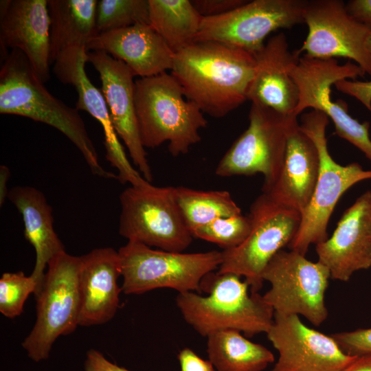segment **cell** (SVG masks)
Segmentation results:
<instances>
[{"label":"cell","mask_w":371,"mask_h":371,"mask_svg":"<svg viewBox=\"0 0 371 371\" xmlns=\"http://www.w3.org/2000/svg\"><path fill=\"white\" fill-rule=\"evenodd\" d=\"M255 66V56L243 49L200 41L175 54L170 74L188 100L220 118L247 100Z\"/></svg>","instance_id":"obj_1"},{"label":"cell","mask_w":371,"mask_h":371,"mask_svg":"<svg viewBox=\"0 0 371 371\" xmlns=\"http://www.w3.org/2000/svg\"><path fill=\"white\" fill-rule=\"evenodd\" d=\"M2 60L0 113L23 116L56 128L80 150L92 174L117 179V175L100 164L96 149L78 110L48 91L25 54L13 49Z\"/></svg>","instance_id":"obj_2"},{"label":"cell","mask_w":371,"mask_h":371,"mask_svg":"<svg viewBox=\"0 0 371 371\" xmlns=\"http://www.w3.org/2000/svg\"><path fill=\"white\" fill-rule=\"evenodd\" d=\"M231 273L211 272L204 277L201 290L179 293L176 303L184 320L200 335L223 330H236L247 337L267 333L273 322L274 311L258 293H249V285Z\"/></svg>","instance_id":"obj_3"},{"label":"cell","mask_w":371,"mask_h":371,"mask_svg":"<svg viewBox=\"0 0 371 371\" xmlns=\"http://www.w3.org/2000/svg\"><path fill=\"white\" fill-rule=\"evenodd\" d=\"M134 101L141 142L154 148L165 142L173 157L188 153L201 141L207 122L200 108L184 95L167 72L135 80Z\"/></svg>","instance_id":"obj_4"},{"label":"cell","mask_w":371,"mask_h":371,"mask_svg":"<svg viewBox=\"0 0 371 371\" xmlns=\"http://www.w3.org/2000/svg\"><path fill=\"white\" fill-rule=\"evenodd\" d=\"M328 117L313 110L304 113L300 126L315 144L319 157V172L311 201L301 214L300 227L288 247L306 255L311 244H319L328 238L327 227L339 199L350 188L371 179V170H364L357 162L346 166L337 163L327 146L326 128Z\"/></svg>","instance_id":"obj_5"},{"label":"cell","mask_w":371,"mask_h":371,"mask_svg":"<svg viewBox=\"0 0 371 371\" xmlns=\"http://www.w3.org/2000/svg\"><path fill=\"white\" fill-rule=\"evenodd\" d=\"M125 294L139 295L160 288L199 293L205 276L218 269L222 252L184 253L154 249L128 241L118 250Z\"/></svg>","instance_id":"obj_6"},{"label":"cell","mask_w":371,"mask_h":371,"mask_svg":"<svg viewBox=\"0 0 371 371\" xmlns=\"http://www.w3.org/2000/svg\"><path fill=\"white\" fill-rule=\"evenodd\" d=\"M38 292L35 295L36 318L21 345L35 362L47 359L52 346L61 335L79 326L80 257L65 251L49 262Z\"/></svg>","instance_id":"obj_7"},{"label":"cell","mask_w":371,"mask_h":371,"mask_svg":"<svg viewBox=\"0 0 371 371\" xmlns=\"http://www.w3.org/2000/svg\"><path fill=\"white\" fill-rule=\"evenodd\" d=\"M119 234L128 241L172 252H183L194 238L177 201L175 187L146 181L120 196Z\"/></svg>","instance_id":"obj_8"},{"label":"cell","mask_w":371,"mask_h":371,"mask_svg":"<svg viewBox=\"0 0 371 371\" xmlns=\"http://www.w3.org/2000/svg\"><path fill=\"white\" fill-rule=\"evenodd\" d=\"M251 231L238 247L223 250L218 273H231L244 277L252 293H258L262 274L272 258L288 246L301 223V213L262 192L252 203Z\"/></svg>","instance_id":"obj_9"},{"label":"cell","mask_w":371,"mask_h":371,"mask_svg":"<svg viewBox=\"0 0 371 371\" xmlns=\"http://www.w3.org/2000/svg\"><path fill=\"white\" fill-rule=\"evenodd\" d=\"M289 72L299 90L294 115L297 117L307 108L324 113L333 122L335 134L359 148L371 163L370 122H359L348 114L344 101L333 102L330 98L333 85L343 79L364 77L365 71L350 61L339 65L336 58L301 55L289 66Z\"/></svg>","instance_id":"obj_10"},{"label":"cell","mask_w":371,"mask_h":371,"mask_svg":"<svg viewBox=\"0 0 371 371\" xmlns=\"http://www.w3.org/2000/svg\"><path fill=\"white\" fill-rule=\"evenodd\" d=\"M262 278L271 284L262 297L274 313L302 315L316 326L327 318L325 293L330 273L320 262L281 249L266 266Z\"/></svg>","instance_id":"obj_11"},{"label":"cell","mask_w":371,"mask_h":371,"mask_svg":"<svg viewBox=\"0 0 371 371\" xmlns=\"http://www.w3.org/2000/svg\"><path fill=\"white\" fill-rule=\"evenodd\" d=\"M295 117L251 102L248 128L221 158L216 175L228 177L260 173L264 176L262 192L268 190L279 175L288 131Z\"/></svg>","instance_id":"obj_12"},{"label":"cell","mask_w":371,"mask_h":371,"mask_svg":"<svg viewBox=\"0 0 371 371\" xmlns=\"http://www.w3.org/2000/svg\"><path fill=\"white\" fill-rule=\"evenodd\" d=\"M306 3V0L247 1L225 14L203 18L195 41L225 43L255 56L271 32L304 23Z\"/></svg>","instance_id":"obj_13"},{"label":"cell","mask_w":371,"mask_h":371,"mask_svg":"<svg viewBox=\"0 0 371 371\" xmlns=\"http://www.w3.org/2000/svg\"><path fill=\"white\" fill-rule=\"evenodd\" d=\"M304 23L308 34L295 52L297 56L304 53L317 59L348 58L371 76V56L366 47L371 27L355 20L343 1L306 0Z\"/></svg>","instance_id":"obj_14"},{"label":"cell","mask_w":371,"mask_h":371,"mask_svg":"<svg viewBox=\"0 0 371 371\" xmlns=\"http://www.w3.org/2000/svg\"><path fill=\"white\" fill-rule=\"evenodd\" d=\"M266 334L278 352L272 371H341L357 357L344 352L331 335L306 326L295 315L274 313Z\"/></svg>","instance_id":"obj_15"},{"label":"cell","mask_w":371,"mask_h":371,"mask_svg":"<svg viewBox=\"0 0 371 371\" xmlns=\"http://www.w3.org/2000/svg\"><path fill=\"white\" fill-rule=\"evenodd\" d=\"M88 51L85 46H72L62 52L54 61L53 72L58 80L71 85L78 93L76 108L85 111L102 126L104 137L106 159L117 170L122 183L139 186L146 181L128 160L112 124L105 98L91 82L85 71Z\"/></svg>","instance_id":"obj_16"},{"label":"cell","mask_w":371,"mask_h":371,"mask_svg":"<svg viewBox=\"0 0 371 371\" xmlns=\"http://www.w3.org/2000/svg\"><path fill=\"white\" fill-rule=\"evenodd\" d=\"M87 62L100 75L102 92L117 136L124 142L142 177L150 183L153 174L141 142L135 112V74L122 61L102 51L88 52Z\"/></svg>","instance_id":"obj_17"},{"label":"cell","mask_w":371,"mask_h":371,"mask_svg":"<svg viewBox=\"0 0 371 371\" xmlns=\"http://www.w3.org/2000/svg\"><path fill=\"white\" fill-rule=\"evenodd\" d=\"M0 48L3 59L13 49L27 57L43 83L49 80V16L47 0L0 1Z\"/></svg>","instance_id":"obj_18"},{"label":"cell","mask_w":371,"mask_h":371,"mask_svg":"<svg viewBox=\"0 0 371 371\" xmlns=\"http://www.w3.org/2000/svg\"><path fill=\"white\" fill-rule=\"evenodd\" d=\"M316 252L333 280L346 282L371 267V190L344 212L332 236L316 245Z\"/></svg>","instance_id":"obj_19"},{"label":"cell","mask_w":371,"mask_h":371,"mask_svg":"<svg viewBox=\"0 0 371 371\" xmlns=\"http://www.w3.org/2000/svg\"><path fill=\"white\" fill-rule=\"evenodd\" d=\"M120 258L113 248H97L80 256L79 326L104 324L113 318L120 307Z\"/></svg>","instance_id":"obj_20"},{"label":"cell","mask_w":371,"mask_h":371,"mask_svg":"<svg viewBox=\"0 0 371 371\" xmlns=\"http://www.w3.org/2000/svg\"><path fill=\"white\" fill-rule=\"evenodd\" d=\"M122 61L135 76L147 78L171 70L175 53L148 23L99 33L87 46Z\"/></svg>","instance_id":"obj_21"},{"label":"cell","mask_w":371,"mask_h":371,"mask_svg":"<svg viewBox=\"0 0 371 371\" xmlns=\"http://www.w3.org/2000/svg\"><path fill=\"white\" fill-rule=\"evenodd\" d=\"M298 57L295 52L289 51L283 32L271 36L255 56L254 74L247 100L284 115H294L299 101V90L289 74V66Z\"/></svg>","instance_id":"obj_22"},{"label":"cell","mask_w":371,"mask_h":371,"mask_svg":"<svg viewBox=\"0 0 371 371\" xmlns=\"http://www.w3.org/2000/svg\"><path fill=\"white\" fill-rule=\"evenodd\" d=\"M319 172L317 146L302 130L295 117L288 131L284 160L278 178L262 192L302 214L311 201Z\"/></svg>","instance_id":"obj_23"},{"label":"cell","mask_w":371,"mask_h":371,"mask_svg":"<svg viewBox=\"0 0 371 371\" xmlns=\"http://www.w3.org/2000/svg\"><path fill=\"white\" fill-rule=\"evenodd\" d=\"M8 198L22 215L24 236L33 246L36 260L31 276L36 280L38 292L49 262L65 247L54 227L52 208L43 193L31 186H15L9 190Z\"/></svg>","instance_id":"obj_24"},{"label":"cell","mask_w":371,"mask_h":371,"mask_svg":"<svg viewBox=\"0 0 371 371\" xmlns=\"http://www.w3.org/2000/svg\"><path fill=\"white\" fill-rule=\"evenodd\" d=\"M96 0H47L49 16L50 65L65 49L87 46L98 34Z\"/></svg>","instance_id":"obj_25"},{"label":"cell","mask_w":371,"mask_h":371,"mask_svg":"<svg viewBox=\"0 0 371 371\" xmlns=\"http://www.w3.org/2000/svg\"><path fill=\"white\" fill-rule=\"evenodd\" d=\"M207 353L218 371H262L274 361L273 354L236 330L209 335Z\"/></svg>","instance_id":"obj_26"},{"label":"cell","mask_w":371,"mask_h":371,"mask_svg":"<svg viewBox=\"0 0 371 371\" xmlns=\"http://www.w3.org/2000/svg\"><path fill=\"white\" fill-rule=\"evenodd\" d=\"M150 25L175 53L192 44L203 17L190 0H148Z\"/></svg>","instance_id":"obj_27"},{"label":"cell","mask_w":371,"mask_h":371,"mask_svg":"<svg viewBox=\"0 0 371 371\" xmlns=\"http://www.w3.org/2000/svg\"><path fill=\"white\" fill-rule=\"evenodd\" d=\"M175 190L179 209L192 234L218 218L242 214L228 191H203L183 186L175 187Z\"/></svg>","instance_id":"obj_28"},{"label":"cell","mask_w":371,"mask_h":371,"mask_svg":"<svg viewBox=\"0 0 371 371\" xmlns=\"http://www.w3.org/2000/svg\"><path fill=\"white\" fill-rule=\"evenodd\" d=\"M149 22L148 0H100L95 25L99 33Z\"/></svg>","instance_id":"obj_29"},{"label":"cell","mask_w":371,"mask_h":371,"mask_svg":"<svg viewBox=\"0 0 371 371\" xmlns=\"http://www.w3.org/2000/svg\"><path fill=\"white\" fill-rule=\"evenodd\" d=\"M251 227L249 217L240 214L218 218L196 229L192 232V236L227 250L240 245L249 234Z\"/></svg>","instance_id":"obj_30"},{"label":"cell","mask_w":371,"mask_h":371,"mask_svg":"<svg viewBox=\"0 0 371 371\" xmlns=\"http://www.w3.org/2000/svg\"><path fill=\"white\" fill-rule=\"evenodd\" d=\"M38 285L30 275L23 271L3 273L0 278V312L13 319L23 311L24 304L31 293L35 294Z\"/></svg>","instance_id":"obj_31"},{"label":"cell","mask_w":371,"mask_h":371,"mask_svg":"<svg viewBox=\"0 0 371 371\" xmlns=\"http://www.w3.org/2000/svg\"><path fill=\"white\" fill-rule=\"evenodd\" d=\"M341 350L351 356L371 355V328L331 335Z\"/></svg>","instance_id":"obj_32"},{"label":"cell","mask_w":371,"mask_h":371,"mask_svg":"<svg viewBox=\"0 0 371 371\" xmlns=\"http://www.w3.org/2000/svg\"><path fill=\"white\" fill-rule=\"evenodd\" d=\"M203 18L225 14L247 2L245 0H190Z\"/></svg>","instance_id":"obj_33"},{"label":"cell","mask_w":371,"mask_h":371,"mask_svg":"<svg viewBox=\"0 0 371 371\" xmlns=\"http://www.w3.org/2000/svg\"><path fill=\"white\" fill-rule=\"evenodd\" d=\"M334 85L339 91L355 98L371 112V80L359 81L343 79Z\"/></svg>","instance_id":"obj_34"},{"label":"cell","mask_w":371,"mask_h":371,"mask_svg":"<svg viewBox=\"0 0 371 371\" xmlns=\"http://www.w3.org/2000/svg\"><path fill=\"white\" fill-rule=\"evenodd\" d=\"M177 357L181 371H218L210 360L201 358L189 348L182 349Z\"/></svg>","instance_id":"obj_35"},{"label":"cell","mask_w":371,"mask_h":371,"mask_svg":"<svg viewBox=\"0 0 371 371\" xmlns=\"http://www.w3.org/2000/svg\"><path fill=\"white\" fill-rule=\"evenodd\" d=\"M85 371H129L111 363L98 350L90 349L84 363Z\"/></svg>","instance_id":"obj_36"},{"label":"cell","mask_w":371,"mask_h":371,"mask_svg":"<svg viewBox=\"0 0 371 371\" xmlns=\"http://www.w3.org/2000/svg\"><path fill=\"white\" fill-rule=\"evenodd\" d=\"M346 7L355 20L371 27V0H351Z\"/></svg>","instance_id":"obj_37"},{"label":"cell","mask_w":371,"mask_h":371,"mask_svg":"<svg viewBox=\"0 0 371 371\" xmlns=\"http://www.w3.org/2000/svg\"><path fill=\"white\" fill-rule=\"evenodd\" d=\"M341 371H371V355L357 356Z\"/></svg>","instance_id":"obj_38"},{"label":"cell","mask_w":371,"mask_h":371,"mask_svg":"<svg viewBox=\"0 0 371 371\" xmlns=\"http://www.w3.org/2000/svg\"><path fill=\"white\" fill-rule=\"evenodd\" d=\"M10 175V170L5 166L0 167V205L2 206L5 199L8 197L9 190L7 188V183Z\"/></svg>","instance_id":"obj_39"},{"label":"cell","mask_w":371,"mask_h":371,"mask_svg":"<svg viewBox=\"0 0 371 371\" xmlns=\"http://www.w3.org/2000/svg\"><path fill=\"white\" fill-rule=\"evenodd\" d=\"M366 47H367V49H368L369 54L371 56V34H370V35L369 36V37H368V38L367 40Z\"/></svg>","instance_id":"obj_40"}]
</instances>
